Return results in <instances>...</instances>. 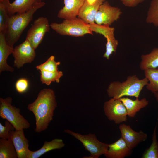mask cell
<instances>
[{"instance_id":"8992f818","label":"cell","mask_w":158,"mask_h":158,"mask_svg":"<svg viewBox=\"0 0 158 158\" xmlns=\"http://www.w3.org/2000/svg\"><path fill=\"white\" fill-rule=\"evenodd\" d=\"M64 131L80 141L85 150L90 153V156L84 157L83 158H98L107 152L109 144L99 141L95 134L89 133L82 135L69 129H65Z\"/></svg>"},{"instance_id":"e0dca14e","label":"cell","mask_w":158,"mask_h":158,"mask_svg":"<svg viewBox=\"0 0 158 158\" xmlns=\"http://www.w3.org/2000/svg\"><path fill=\"white\" fill-rule=\"evenodd\" d=\"M105 0H97L93 4H88L85 2L81 7L78 17L88 24L95 23L96 14L101 5Z\"/></svg>"},{"instance_id":"6da1fadb","label":"cell","mask_w":158,"mask_h":158,"mask_svg":"<svg viewBox=\"0 0 158 158\" xmlns=\"http://www.w3.org/2000/svg\"><path fill=\"white\" fill-rule=\"evenodd\" d=\"M57 106L55 92L50 88L42 90L36 100L28 105V109L35 117V132L40 133L47 129L53 119L54 111Z\"/></svg>"},{"instance_id":"ba28073f","label":"cell","mask_w":158,"mask_h":158,"mask_svg":"<svg viewBox=\"0 0 158 158\" xmlns=\"http://www.w3.org/2000/svg\"><path fill=\"white\" fill-rule=\"evenodd\" d=\"M104 114L110 121L117 124L126 121L127 119L126 108L121 100L111 98L104 103Z\"/></svg>"},{"instance_id":"52a82bcc","label":"cell","mask_w":158,"mask_h":158,"mask_svg":"<svg viewBox=\"0 0 158 158\" xmlns=\"http://www.w3.org/2000/svg\"><path fill=\"white\" fill-rule=\"evenodd\" d=\"M50 27L46 17H39L34 21L28 30L25 39L35 49L42 42L46 33L49 31Z\"/></svg>"},{"instance_id":"ac0fdd59","label":"cell","mask_w":158,"mask_h":158,"mask_svg":"<svg viewBox=\"0 0 158 158\" xmlns=\"http://www.w3.org/2000/svg\"><path fill=\"white\" fill-rule=\"evenodd\" d=\"M14 48L7 42L5 33L0 32V72L7 71H13V68L9 66L7 59L9 55L12 54Z\"/></svg>"},{"instance_id":"5bb4252c","label":"cell","mask_w":158,"mask_h":158,"mask_svg":"<svg viewBox=\"0 0 158 158\" xmlns=\"http://www.w3.org/2000/svg\"><path fill=\"white\" fill-rule=\"evenodd\" d=\"M5 6L9 16L15 13H25L42 0H15L10 3L9 0H0Z\"/></svg>"},{"instance_id":"d4e9b609","label":"cell","mask_w":158,"mask_h":158,"mask_svg":"<svg viewBox=\"0 0 158 158\" xmlns=\"http://www.w3.org/2000/svg\"><path fill=\"white\" fill-rule=\"evenodd\" d=\"M40 72L41 81L47 85L52 82L59 83L60 78L63 75V72L59 71L55 72L41 71Z\"/></svg>"},{"instance_id":"7402d4cb","label":"cell","mask_w":158,"mask_h":158,"mask_svg":"<svg viewBox=\"0 0 158 158\" xmlns=\"http://www.w3.org/2000/svg\"><path fill=\"white\" fill-rule=\"evenodd\" d=\"M17 153L11 139L0 138V158H17Z\"/></svg>"},{"instance_id":"9a60e30c","label":"cell","mask_w":158,"mask_h":158,"mask_svg":"<svg viewBox=\"0 0 158 158\" xmlns=\"http://www.w3.org/2000/svg\"><path fill=\"white\" fill-rule=\"evenodd\" d=\"M85 1V0H63L64 6L58 12V17L64 19L76 17Z\"/></svg>"},{"instance_id":"2e32d148","label":"cell","mask_w":158,"mask_h":158,"mask_svg":"<svg viewBox=\"0 0 158 158\" xmlns=\"http://www.w3.org/2000/svg\"><path fill=\"white\" fill-rule=\"evenodd\" d=\"M131 150L121 137L116 142L109 144L107 152L104 155L107 158H124L131 154Z\"/></svg>"},{"instance_id":"4316f807","label":"cell","mask_w":158,"mask_h":158,"mask_svg":"<svg viewBox=\"0 0 158 158\" xmlns=\"http://www.w3.org/2000/svg\"><path fill=\"white\" fill-rule=\"evenodd\" d=\"M60 64V62L55 61V57L52 55L44 63L37 66L36 68L37 70L55 72L58 71V66Z\"/></svg>"},{"instance_id":"603a6c76","label":"cell","mask_w":158,"mask_h":158,"mask_svg":"<svg viewBox=\"0 0 158 158\" xmlns=\"http://www.w3.org/2000/svg\"><path fill=\"white\" fill-rule=\"evenodd\" d=\"M144 71L145 78L149 80L146 89L153 93L158 92V69H147Z\"/></svg>"},{"instance_id":"9c48e42d","label":"cell","mask_w":158,"mask_h":158,"mask_svg":"<svg viewBox=\"0 0 158 158\" xmlns=\"http://www.w3.org/2000/svg\"><path fill=\"white\" fill-rule=\"evenodd\" d=\"M88 25L92 32L102 35L106 39V51L103 56L109 59L113 52H116L118 44V41L114 36V28L109 25H99L95 23Z\"/></svg>"},{"instance_id":"7a4b0ae2","label":"cell","mask_w":158,"mask_h":158,"mask_svg":"<svg viewBox=\"0 0 158 158\" xmlns=\"http://www.w3.org/2000/svg\"><path fill=\"white\" fill-rule=\"evenodd\" d=\"M45 4V2L42 1L36 4L25 13H17L9 16L5 35L6 42L10 46L13 47L23 31L32 20L35 12Z\"/></svg>"},{"instance_id":"4dcf8cb0","label":"cell","mask_w":158,"mask_h":158,"mask_svg":"<svg viewBox=\"0 0 158 158\" xmlns=\"http://www.w3.org/2000/svg\"><path fill=\"white\" fill-rule=\"evenodd\" d=\"M145 0H120L122 4L125 6L128 7H134L140 4L143 2Z\"/></svg>"},{"instance_id":"277c9868","label":"cell","mask_w":158,"mask_h":158,"mask_svg":"<svg viewBox=\"0 0 158 158\" xmlns=\"http://www.w3.org/2000/svg\"><path fill=\"white\" fill-rule=\"evenodd\" d=\"M50 27L57 33L62 35L79 37L87 34L93 35L88 24L78 17L64 19L60 23H52Z\"/></svg>"},{"instance_id":"5b68a950","label":"cell","mask_w":158,"mask_h":158,"mask_svg":"<svg viewBox=\"0 0 158 158\" xmlns=\"http://www.w3.org/2000/svg\"><path fill=\"white\" fill-rule=\"evenodd\" d=\"M12 98L10 97L0 98V117L9 122L14 127L15 130L28 128L29 122L20 114V109L11 105Z\"/></svg>"},{"instance_id":"f1b7e54d","label":"cell","mask_w":158,"mask_h":158,"mask_svg":"<svg viewBox=\"0 0 158 158\" xmlns=\"http://www.w3.org/2000/svg\"><path fill=\"white\" fill-rule=\"evenodd\" d=\"M14 130L15 128L7 120L5 121L4 126L0 123V138L8 139L10 131Z\"/></svg>"},{"instance_id":"1f68e13d","label":"cell","mask_w":158,"mask_h":158,"mask_svg":"<svg viewBox=\"0 0 158 158\" xmlns=\"http://www.w3.org/2000/svg\"><path fill=\"white\" fill-rule=\"evenodd\" d=\"M154 96L158 103V92H156L153 93Z\"/></svg>"},{"instance_id":"7c38bea8","label":"cell","mask_w":158,"mask_h":158,"mask_svg":"<svg viewBox=\"0 0 158 158\" xmlns=\"http://www.w3.org/2000/svg\"><path fill=\"white\" fill-rule=\"evenodd\" d=\"M119 128L121 133V137L131 150L140 143L145 141L147 138V133L142 130L135 131L129 125L121 124Z\"/></svg>"},{"instance_id":"ffe728a7","label":"cell","mask_w":158,"mask_h":158,"mask_svg":"<svg viewBox=\"0 0 158 158\" xmlns=\"http://www.w3.org/2000/svg\"><path fill=\"white\" fill-rule=\"evenodd\" d=\"M65 144L62 139L55 138L50 141H45L42 147L35 151H31L29 158H38L45 153L50 151L61 149L64 147Z\"/></svg>"},{"instance_id":"3957f363","label":"cell","mask_w":158,"mask_h":158,"mask_svg":"<svg viewBox=\"0 0 158 158\" xmlns=\"http://www.w3.org/2000/svg\"><path fill=\"white\" fill-rule=\"evenodd\" d=\"M148 83V80L145 77L140 79L135 75L129 76L122 82L118 81L111 82L107 89V93L109 97L115 99L125 96L139 98L141 90Z\"/></svg>"},{"instance_id":"d6986e66","label":"cell","mask_w":158,"mask_h":158,"mask_svg":"<svg viewBox=\"0 0 158 158\" xmlns=\"http://www.w3.org/2000/svg\"><path fill=\"white\" fill-rule=\"evenodd\" d=\"M119 99L126 108L128 116L130 118H134L137 112L141 109L145 107L149 104L148 101L145 98L140 100L136 98L133 100L127 97H123Z\"/></svg>"},{"instance_id":"4fadbf2b","label":"cell","mask_w":158,"mask_h":158,"mask_svg":"<svg viewBox=\"0 0 158 158\" xmlns=\"http://www.w3.org/2000/svg\"><path fill=\"white\" fill-rule=\"evenodd\" d=\"M9 138L14 145L18 158H29L31 150L28 149L29 141L25 135L23 130L10 131Z\"/></svg>"},{"instance_id":"8fae6325","label":"cell","mask_w":158,"mask_h":158,"mask_svg":"<svg viewBox=\"0 0 158 158\" xmlns=\"http://www.w3.org/2000/svg\"><path fill=\"white\" fill-rule=\"evenodd\" d=\"M122 13L118 7L111 6L105 1L100 6L95 19V23L99 25H108L110 26L118 19Z\"/></svg>"},{"instance_id":"cb8c5ba5","label":"cell","mask_w":158,"mask_h":158,"mask_svg":"<svg viewBox=\"0 0 158 158\" xmlns=\"http://www.w3.org/2000/svg\"><path fill=\"white\" fill-rule=\"evenodd\" d=\"M145 20L147 23L158 27V0H151Z\"/></svg>"},{"instance_id":"f546056e","label":"cell","mask_w":158,"mask_h":158,"mask_svg":"<svg viewBox=\"0 0 158 158\" xmlns=\"http://www.w3.org/2000/svg\"><path fill=\"white\" fill-rule=\"evenodd\" d=\"M29 86L28 81L25 78H21L16 82L15 87L17 91L19 93L25 92L28 89Z\"/></svg>"},{"instance_id":"44dd1931","label":"cell","mask_w":158,"mask_h":158,"mask_svg":"<svg viewBox=\"0 0 158 158\" xmlns=\"http://www.w3.org/2000/svg\"><path fill=\"white\" fill-rule=\"evenodd\" d=\"M139 64L142 70L147 69H155L158 67V48L153 49L149 54H142Z\"/></svg>"},{"instance_id":"83f0119b","label":"cell","mask_w":158,"mask_h":158,"mask_svg":"<svg viewBox=\"0 0 158 158\" xmlns=\"http://www.w3.org/2000/svg\"><path fill=\"white\" fill-rule=\"evenodd\" d=\"M9 17L5 6L0 1V32L5 33Z\"/></svg>"},{"instance_id":"30bf717a","label":"cell","mask_w":158,"mask_h":158,"mask_svg":"<svg viewBox=\"0 0 158 158\" xmlns=\"http://www.w3.org/2000/svg\"><path fill=\"white\" fill-rule=\"evenodd\" d=\"M35 50L26 39L20 44L15 47L12 53L14 58V66L19 68L25 63L32 62L36 56Z\"/></svg>"},{"instance_id":"484cf974","label":"cell","mask_w":158,"mask_h":158,"mask_svg":"<svg viewBox=\"0 0 158 158\" xmlns=\"http://www.w3.org/2000/svg\"><path fill=\"white\" fill-rule=\"evenodd\" d=\"M156 125L154 129L152 136V142L150 147L143 154L142 158H158V142L156 135Z\"/></svg>"}]
</instances>
